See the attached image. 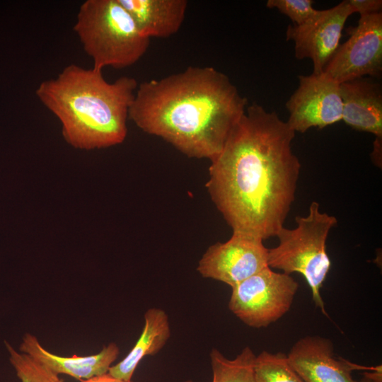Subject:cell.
Here are the masks:
<instances>
[{
	"label": "cell",
	"mask_w": 382,
	"mask_h": 382,
	"mask_svg": "<svg viewBox=\"0 0 382 382\" xmlns=\"http://www.w3.org/2000/svg\"><path fill=\"white\" fill-rule=\"evenodd\" d=\"M253 370L256 382H304L282 352L262 351L255 357Z\"/></svg>",
	"instance_id": "obj_17"
},
{
	"label": "cell",
	"mask_w": 382,
	"mask_h": 382,
	"mask_svg": "<svg viewBox=\"0 0 382 382\" xmlns=\"http://www.w3.org/2000/svg\"><path fill=\"white\" fill-rule=\"evenodd\" d=\"M347 40L340 45L323 73L342 83L382 73V13L360 16L357 25L347 30Z\"/></svg>",
	"instance_id": "obj_7"
},
{
	"label": "cell",
	"mask_w": 382,
	"mask_h": 382,
	"mask_svg": "<svg viewBox=\"0 0 382 382\" xmlns=\"http://www.w3.org/2000/svg\"><path fill=\"white\" fill-rule=\"evenodd\" d=\"M19 349L57 376L66 374L80 381L107 374L120 354L117 345L111 342L95 354L59 356L45 349L31 333L24 335Z\"/></svg>",
	"instance_id": "obj_12"
},
{
	"label": "cell",
	"mask_w": 382,
	"mask_h": 382,
	"mask_svg": "<svg viewBox=\"0 0 382 382\" xmlns=\"http://www.w3.org/2000/svg\"><path fill=\"white\" fill-rule=\"evenodd\" d=\"M185 382H193L192 380H187Z\"/></svg>",
	"instance_id": "obj_25"
},
{
	"label": "cell",
	"mask_w": 382,
	"mask_h": 382,
	"mask_svg": "<svg viewBox=\"0 0 382 382\" xmlns=\"http://www.w3.org/2000/svg\"><path fill=\"white\" fill-rule=\"evenodd\" d=\"M286 357L304 382H357L352 376L357 365L336 357L328 338L318 335L302 337Z\"/></svg>",
	"instance_id": "obj_11"
},
{
	"label": "cell",
	"mask_w": 382,
	"mask_h": 382,
	"mask_svg": "<svg viewBox=\"0 0 382 382\" xmlns=\"http://www.w3.org/2000/svg\"><path fill=\"white\" fill-rule=\"evenodd\" d=\"M255 357L249 347H245L233 359L213 349L210 352L212 382H256L253 370Z\"/></svg>",
	"instance_id": "obj_16"
},
{
	"label": "cell",
	"mask_w": 382,
	"mask_h": 382,
	"mask_svg": "<svg viewBox=\"0 0 382 382\" xmlns=\"http://www.w3.org/2000/svg\"><path fill=\"white\" fill-rule=\"evenodd\" d=\"M295 134L276 112L253 103L210 161L206 187L233 232L264 241L284 227L301 168Z\"/></svg>",
	"instance_id": "obj_1"
},
{
	"label": "cell",
	"mask_w": 382,
	"mask_h": 382,
	"mask_svg": "<svg viewBox=\"0 0 382 382\" xmlns=\"http://www.w3.org/2000/svg\"><path fill=\"white\" fill-rule=\"evenodd\" d=\"M248 100L223 72L188 66L141 83L129 120L190 158L212 161L244 114Z\"/></svg>",
	"instance_id": "obj_2"
},
{
	"label": "cell",
	"mask_w": 382,
	"mask_h": 382,
	"mask_svg": "<svg viewBox=\"0 0 382 382\" xmlns=\"http://www.w3.org/2000/svg\"><path fill=\"white\" fill-rule=\"evenodd\" d=\"M312 0H268L266 6L277 8L289 17L294 25H301L311 21L319 10L314 8Z\"/></svg>",
	"instance_id": "obj_19"
},
{
	"label": "cell",
	"mask_w": 382,
	"mask_h": 382,
	"mask_svg": "<svg viewBox=\"0 0 382 382\" xmlns=\"http://www.w3.org/2000/svg\"><path fill=\"white\" fill-rule=\"evenodd\" d=\"M6 347L9 360L21 382H57L59 376L29 355L16 350L8 342Z\"/></svg>",
	"instance_id": "obj_18"
},
{
	"label": "cell",
	"mask_w": 382,
	"mask_h": 382,
	"mask_svg": "<svg viewBox=\"0 0 382 382\" xmlns=\"http://www.w3.org/2000/svg\"><path fill=\"white\" fill-rule=\"evenodd\" d=\"M354 12L348 0L318 13L301 25H289L287 40L294 42L295 57L308 58L313 64L314 74H320L340 46L347 19Z\"/></svg>",
	"instance_id": "obj_10"
},
{
	"label": "cell",
	"mask_w": 382,
	"mask_h": 382,
	"mask_svg": "<svg viewBox=\"0 0 382 382\" xmlns=\"http://www.w3.org/2000/svg\"><path fill=\"white\" fill-rule=\"evenodd\" d=\"M57 382H64V381L59 378Z\"/></svg>",
	"instance_id": "obj_24"
},
{
	"label": "cell",
	"mask_w": 382,
	"mask_h": 382,
	"mask_svg": "<svg viewBox=\"0 0 382 382\" xmlns=\"http://www.w3.org/2000/svg\"><path fill=\"white\" fill-rule=\"evenodd\" d=\"M359 382H382L381 368H377L373 373H364Z\"/></svg>",
	"instance_id": "obj_23"
},
{
	"label": "cell",
	"mask_w": 382,
	"mask_h": 382,
	"mask_svg": "<svg viewBox=\"0 0 382 382\" xmlns=\"http://www.w3.org/2000/svg\"><path fill=\"white\" fill-rule=\"evenodd\" d=\"M268 248L263 240L241 232H233L224 243L211 245L199 260L197 271L231 287L268 267Z\"/></svg>",
	"instance_id": "obj_8"
},
{
	"label": "cell",
	"mask_w": 382,
	"mask_h": 382,
	"mask_svg": "<svg viewBox=\"0 0 382 382\" xmlns=\"http://www.w3.org/2000/svg\"><path fill=\"white\" fill-rule=\"evenodd\" d=\"M144 318V325L139 339L122 361L110 366L108 372L110 375L125 381H132L142 359L157 354L170 338L168 316L163 309L149 308Z\"/></svg>",
	"instance_id": "obj_15"
},
{
	"label": "cell",
	"mask_w": 382,
	"mask_h": 382,
	"mask_svg": "<svg viewBox=\"0 0 382 382\" xmlns=\"http://www.w3.org/2000/svg\"><path fill=\"white\" fill-rule=\"evenodd\" d=\"M381 150H382V139L376 138L374 142V149L371 153V158L374 163L378 166H381Z\"/></svg>",
	"instance_id": "obj_21"
},
{
	"label": "cell",
	"mask_w": 382,
	"mask_h": 382,
	"mask_svg": "<svg viewBox=\"0 0 382 382\" xmlns=\"http://www.w3.org/2000/svg\"><path fill=\"white\" fill-rule=\"evenodd\" d=\"M298 79L299 86L286 103L289 113L286 122L294 132L323 129L342 120L340 83L323 72Z\"/></svg>",
	"instance_id": "obj_9"
},
{
	"label": "cell",
	"mask_w": 382,
	"mask_h": 382,
	"mask_svg": "<svg viewBox=\"0 0 382 382\" xmlns=\"http://www.w3.org/2000/svg\"><path fill=\"white\" fill-rule=\"evenodd\" d=\"M74 30L93 67L122 69L137 63L150 39L137 29L118 0H86L80 6Z\"/></svg>",
	"instance_id": "obj_4"
},
{
	"label": "cell",
	"mask_w": 382,
	"mask_h": 382,
	"mask_svg": "<svg viewBox=\"0 0 382 382\" xmlns=\"http://www.w3.org/2000/svg\"><path fill=\"white\" fill-rule=\"evenodd\" d=\"M354 13L360 16L381 13V0H348Z\"/></svg>",
	"instance_id": "obj_20"
},
{
	"label": "cell",
	"mask_w": 382,
	"mask_h": 382,
	"mask_svg": "<svg viewBox=\"0 0 382 382\" xmlns=\"http://www.w3.org/2000/svg\"><path fill=\"white\" fill-rule=\"evenodd\" d=\"M137 86L130 76L108 82L101 70L69 64L56 78L42 81L36 96L60 121L66 143L90 151L125 141Z\"/></svg>",
	"instance_id": "obj_3"
},
{
	"label": "cell",
	"mask_w": 382,
	"mask_h": 382,
	"mask_svg": "<svg viewBox=\"0 0 382 382\" xmlns=\"http://www.w3.org/2000/svg\"><path fill=\"white\" fill-rule=\"evenodd\" d=\"M342 120L354 129L382 139V86L361 77L340 84Z\"/></svg>",
	"instance_id": "obj_13"
},
{
	"label": "cell",
	"mask_w": 382,
	"mask_h": 382,
	"mask_svg": "<svg viewBox=\"0 0 382 382\" xmlns=\"http://www.w3.org/2000/svg\"><path fill=\"white\" fill-rule=\"evenodd\" d=\"M81 382H133V381L132 380L125 381L122 379H120L107 373L100 376H97L91 378L89 379L83 380Z\"/></svg>",
	"instance_id": "obj_22"
},
{
	"label": "cell",
	"mask_w": 382,
	"mask_h": 382,
	"mask_svg": "<svg viewBox=\"0 0 382 382\" xmlns=\"http://www.w3.org/2000/svg\"><path fill=\"white\" fill-rule=\"evenodd\" d=\"M144 36L166 38L178 32L185 17L186 0H118Z\"/></svg>",
	"instance_id": "obj_14"
},
{
	"label": "cell",
	"mask_w": 382,
	"mask_h": 382,
	"mask_svg": "<svg viewBox=\"0 0 382 382\" xmlns=\"http://www.w3.org/2000/svg\"><path fill=\"white\" fill-rule=\"evenodd\" d=\"M298 289L290 274L267 267L231 287L228 308L247 325L266 328L289 311Z\"/></svg>",
	"instance_id": "obj_6"
},
{
	"label": "cell",
	"mask_w": 382,
	"mask_h": 382,
	"mask_svg": "<svg viewBox=\"0 0 382 382\" xmlns=\"http://www.w3.org/2000/svg\"><path fill=\"white\" fill-rule=\"evenodd\" d=\"M295 220V228L284 226L277 233L279 244L268 249V267L287 274H301L311 290L316 306L327 316L320 289L331 267L326 241L337 220L335 216L321 212L316 201L311 203L306 216H298Z\"/></svg>",
	"instance_id": "obj_5"
}]
</instances>
